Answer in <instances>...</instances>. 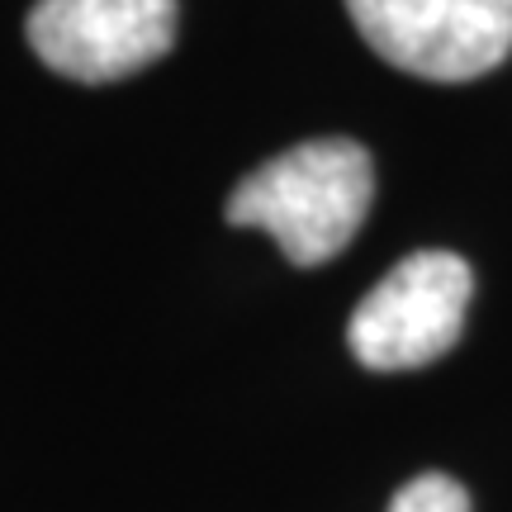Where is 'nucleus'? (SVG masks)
<instances>
[{
  "label": "nucleus",
  "instance_id": "obj_1",
  "mask_svg": "<svg viewBox=\"0 0 512 512\" xmlns=\"http://www.w3.org/2000/svg\"><path fill=\"white\" fill-rule=\"evenodd\" d=\"M375 200V166L370 152L351 138H313L252 176H242L228 195L233 228H261L294 266H323L342 252Z\"/></svg>",
  "mask_w": 512,
  "mask_h": 512
},
{
  "label": "nucleus",
  "instance_id": "obj_2",
  "mask_svg": "<svg viewBox=\"0 0 512 512\" xmlns=\"http://www.w3.org/2000/svg\"><path fill=\"white\" fill-rule=\"evenodd\" d=\"M475 275L456 252H413L356 304L351 356L366 370H418L460 342Z\"/></svg>",
  "mask_w": 512,
  "mask_h": 512
},
{
  "label": "nucleus",
  "instance_id": "obj_3",
  "mask_svg": "<svg viewBox=\"0 0 512 512\" xmlns=\"http://www.w3.org/2000/svg\"><path fill=\"white\" fill-rule=\"evenodd\" d=\"M370 48L422 81H475L512 53V0H347Z\"/></svg>",
  "mask_w": 512,
  "mask_h": 512
},
{
  "label": "nucleus",
  "instance_id": "obj_4",
  "mask_svg": "<svg viewBox=\"0 0 512 512\" xmlns=\"http://www.w3.org/2000/svg\"><path fill=\"white\" fill-rule=\"evenodd\" d=\"M24 34L57 76L105 86L171 53L176 0H38Z\"/></svg>",
  "mask_w": 512,
  "mask_h": 512
},
{
  "label": "nucleus",
  "instance_id": "obj_5",
  "mask_svg": "<svg viewBox=\"0 0 512 512\" xmlns=\"http://www.w3.org/2000/svg\"><path fill=\"white\" fill-rule=\"evenodd\" d=\"M389 512H470V494H465L460 479L432 470V475L408 479L399 494H394Z\"/></svg>",
  "mask_w": 512,
  "mask_h": 512
}]
</instances>
